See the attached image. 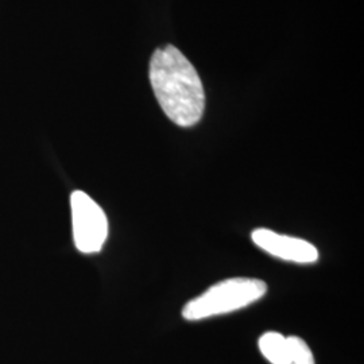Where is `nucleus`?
Masks as SVG:
<instances>
[{
    "label": "nucleus",
    "mask_w": 364,
    "mask_h": 364,
    "mask_svg": "<svg viewBox=\"0 0 364 364\" xmlns=\"http://www.w3.org/2000/svg\"><path fill=\"white\" fill-rule=\"evenodd\" d=\"M266 290V284L259 279L231 278L213 285L205 293L188 302L182 316L189 321H197L235 312L262 299Z\"/></svg>",
    "instance_id": "f03ea898"
},
{
    "label": "nucleus",
    "mask_w": 364,
    "mask_h": 364,
    "mask_svg": "<svg viewBox=\"0 0 364 364\" xmlns=\"http://www.w3.org/2000/svg\"><path fill=\"white\" fill-rule=\"evenodd\" d=\"M290 364H314L312 351L308 344L297 336L287 338Z\"/></svg>",
    "instance_id": "423d86ee"
},
{
    "label": "nucleus",
    "mask_w": 364,
    "mask_h": 364,
    "mask_svg": "<svg viewBox=\"0 0 364 364\" xmlns=\"http://www.w3.org/2000/svg\"><path fill=\"white\" fill-rule=\"evenodd\" d=\"M73 239L78 251L99 252L108 236V220L105 210L90 196L76 191L70 196Z\"/></svg>",
    "instance_id": "7ed1b4c3"
},
{
    "label": "nucleus",
    "mask_w": 364,
    "mask_h": 364,
    "mask_svg": "<svg viewBox=\"0 0 364 364\" xmlns=\"http://www.w3.org/2000/svg\"><path fill=\"white\" fill-rule=\"evenodd\" d=\"M150 82L162 111L181 127L200 122L205 93L195 66L173 45L156 49L150 61Z\"/></svg>",
    "instance_id": "f257e3e1"
},
{
    "label": "nucleus",
    "mask_w": 364,
    "mask_h": 364,
    "mask_svg": "<svg viewBox=\"0 0 364 364\" xmlns=\"http://www.w3.org/2000/svg\"><path fill=\"white\" fill-rule=\"evenodd\" d=\"M251 237L258 247L279 259L294 263H313L318 259L317 248L299 237L277 234L266 228L255 230Z\"/></svg>",
    "instance_id": "20e7f679"
},
{
    "label": "nucleus",
    "mask_w": 364,
    "mask_h": 364,
    "mask_svg": "<svg viewBox=\"0 0 364 364\" xmlns=\"http://www.w3.org/2000/svg\"><path fill=\"white\" fill-rule=\"evenodd\" d=\"M259 350L273 364H290L287 338L277 332H267L259 338Z\"/></svg>",
    "instance_id": "39448f33"
}]
</instances>
